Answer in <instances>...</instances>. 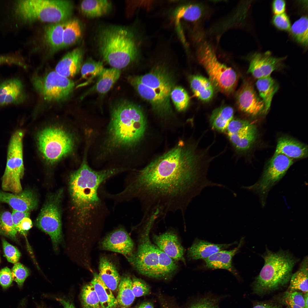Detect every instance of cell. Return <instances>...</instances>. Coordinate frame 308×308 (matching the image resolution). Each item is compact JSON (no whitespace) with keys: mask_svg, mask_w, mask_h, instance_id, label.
<instances>
[{"mask_svg":"<svg viewBox=\"0 0 308 308\" xmlns=\"http://www.w3.org/2000/svg\"><path fill=\"white\" fill-rule=\"evenodd\" d=\"M234 110L229 106H224L218 108L212 112L210 122L213 128L223 132L226 130L230 121L233 119Z\"/></svg>","mask_w":308,"mask_h":308,"instance_id":"obj_35","label":"cell"},{"mask_svg":"<svg viewBox=\"0 0 308 308\" xmlns=\"http://www.w3.org/2000/svg\"><path fill=\"white\" fill-rule=\"evenodd\" d=\"M293 163V159L281 154L275 153L266 167L261 178L254 185L241 188L257 193L264 206L270 190L282 178Z\"/></svg>","mask_w":308,"mask_h":308,"instance_id":"obj_13","label":"cell"},{"mask_svg":"<svg viewBox=\"0 0 308 308\" xmlns=\"http://www.w3.org/2000/svg\"><path fill=\"white\" fill-rule=\"evenodd\" d=\"M83 57L81 48L74 49L62 57L56 65L55 71L60 75L68 78L74 77L81 69Z\"/></svg>","mask_w":308,"mask_h":308,"instance_id":"obj_23","label":"cell"},{"mask_svg":"<svg viewBox=\"0 0 308 308\" xmlns=\"http://www.w3.org/2000/svg\"><path fill=\"white\" fill-rule=\"evenodd\" d=\"M99 270V275L106 285L112 291L117 290L121 277L114 264L102 256L100 260Z\"/></svg>","mask_w":308,"mask_h":308,"instance_id":"obj_28","label":"cell"},{"mask_svg":"<svg viewBox=\"0 0 308 308\" xmlns=\"http://www.w3.org/2000/svg\"><path fill=\"white\" fill-rule=\"evenodd\" d=\"M30 212H22L13 210L11 214L12 218L16 229L20 222L25 217H29Z\"/></svg>","mask_w":308,"mask_h":308,"instance_id":"obj_54","label":"cell"},{"mask_svg":"<svg viewBox=\"0 0 308 308\" xmlns=\"http://www.w3.org/2000/svg\"><path fill=\"white\" fill-rule=\"evenodd\" d=\"M121 70L114 68H104L98 77L96 84L90 91H95L101 94L108 92L119 78Z\"/></svg>","mask_w":308,"mask_h":308,"instance_id":"obj_34","label":"cell"},{"mask_svg":"<svg viewBox=\"0 0 308 308\" xmlns=\"http://www.w3.org/2000/svg\"><path fill=\"white\" fill-rule=\"evenodd\" d=\"M123 171L121 167L95 170L89 166L85 155L80 167L70 175L69 181V192L80 227L92 226L104 217L106 210L99 189L106 180Z\"/></svg>","mask_w":308,"mask_h":308,"instance_id":"obj_2","label":"cell"},{"mask_svg":"<svg viewBox=\"0 0 308 308\" xmlns=\"http://www.w3.org/2000/svg\"><path fill=\"white\" fill-rule=\"evenodd\" d=\"M90 283L94 287L99 300L101 308H114L117 305L112 290L105 284L99 274H94Z\"/></svg>","mask_w":308,"mask_h":308,"instance_id":"obj_30","label":"cell"},{"mask_svg":"<svg viewBox=\"0 0 308 308\" xmlns=\"http://www.w3.org/2000/svg\"><path fill=\"white\" fill-rule=\"evenodd\" d=\"M35 89L44 100L59 102L66 100L73 91L75 84L55 71L35 74L31 79Z\"/></svg>","mask_w":308,"mask_h":308,"instance_id":"obj_10","label":"cell"},{"mask_svg":"<svg viewBox=\"0 0 308 308\" xmlns=\"http://www.w3.org/2000/svg\"><path fill=\"white\" fill-rule=\"evenodd\" d=\"M62 193L60 189L48 196L36 221L37 226L49 235L55 249L62 238L60 205Z\"/></svg>","mask_w":308,"mask_h":308,"instance_id":"obj_11","label":"cell"},{"mask_svg":"<svg viewBox=\"0 0 308 308\" xmlns=\"http://www.w3.org/2000/svg\"><path fill=\"white\" fill-rule=\"evenodd\" d=\"M127 80L139 95L150 103L153 109L158 113L162 115L171 112L169 100L142 84L138 80L136 76H130Z\"/></svg>","mask_w":308,"mask_h":308,"instance_id":"obj_20","label":"cell"},{"mask_svg":"<svg viewBox=\"0 0 308 308\" xmlns=\"http://www.w3.org/2000/svg\"><path fill=\"white\" fill-rule=\"evenodd\" d=\"M66 21L51 23L45 28V39L52 52L63 48V33Z\"/></svg>","mask_w":308,"mask_h":308,"instance_id":"obj_31","label":"cell"},{"mask_svg":"<svg viewBox=\"0 0 308 308\" xmlns=\"http://www.w3.org/2000/svg\"><path fill=\"white\" fill-rule=\"evenodd\" d=\"M262 257L264 266L253 283L254 292L258 294L276 290L288 283L299 260L288 251L280 250L274 252L267 248Z\"/></svg>","mask_w":308,"mask_h":308,"instance_id":"obj_5","label":"cell"},{"mask_svg":"<svg viewBox=\"0 0 308 308\" xmlns=\"http://www.w3.org/2000/svg\"><path fill=\"white\" fill-rule=\"evenodd\" d=\"M154 242L160 250L175 261H184V249L177 235L171 231L153 236Z\"/></svg>","mask_w":308,"mask_h":308,"instance_id":"obj_22","label":"cell"},{"mask_svg":"<svg viewBox=\"0 0 308 308\" xmlns=\"http://www.w3.org/2000/svg\"><path fill=\"white\" fill-rule=\"evenodd\" d=\"M285 58L274 57L268 51L264 53H255L250 58L247 72L257 79L271 76L273 72L283 66Z\"/></svg>","mask_w":308,"mask_h":308,"instance_id":"obj_17","label":"cell"},{"mask_svg":"<svg viewBox=\"0 0 308 308\" xmlns=\"http://www.w3.org/2000/svg\"><path fill=\"white\" fill-rule=\"evenodd\" d=\"M1 262V258H0V263Z\"/></svg>","mask_w":308,"mask_h":308,"instance_id":"obj_59","label":"cell"},{"mask_svg":"<svg viewBox=\"0 0 308 308\" xmlns=\"http://www.w3.org/2000/svg\"><path fill=\"white\" fill-rule=\"evenodd\" d=\"M236 97L238 108L242 112L253 116L265 114L264 102L251 81L244 82L237 91Z\"/></svg>","mask_w":308,"mask_h":308,"instance_id":"obj_15","label":"cell"},{"mask_svg":"<svg viewBox=\"0 0 308 308\" xmlns=\"http://www.w3.org/2000/svg\"><path fill=\"white\" fill-rule=\"evenodd\" d=\"M32 226V222L29 217H25L21 221L16 229L17 232L25 236Z\"/></svg>","mask_w":308,"mask_h":308,"instance_id":"obj_53","label":"cell"},{"mask_svg":"<svg viewBox=\"0 0 308 308\" xmlns=\"http://www.w3.org/2000/svg\"><path fill=\"white\" fill-rule=\"evenodd\" d=\"M226 130L230 141L236 148L241 151L249 149L256 137L255 126L244 120L233 119L229 123Z\"/></svg>","mask_w":308,"mask_h":308,"instance_id":"obj_14","label":"cell"},{"mask_svg":"<svg viewBox=\"0 0 308 308\" xmlns=\"http://www.w3.org/2000/svg\"><path fill=\"white\" fill-rule=\"evenodd\" d=\"M170 96L172 101L178 110L181 111L187 108L190 98L187 92L181 87L177 86L172 90Z\"/></svg>","mask_w":308,"mask_h":308,"instance_id":"obj_44","label":"cell"},{"mask_svg":"<svg viewBox=\"0 0 308 308\" xmlns=\"http://www.w3.org/2000/svg\"><path fill=\"white\" fill-rule=\"evenodd\" d=\"M13 281L11 270L6 267L0 270V285L2 287L7 288L11 284Z\"/></svg>","mask_w":308,"mask_h":308,"instance_id":"obj_50","label":"cell"},{"mask_svg":"<svg viewBox=\"0 0 308 308\" xmlns=\"http://www.w3.org/2000/svg\"><path fill=\"white\" fill-rule=\"evenodd\" d=\"M81 300L82 308H101L96 292L90 283L83 287Z\"/></svg>","mask_w":308,"mask_h":308,"instance_id":"obj_42","label":"cell"},{"mask_svg":"<svg viewBox=\"0 0 308 308\" xmlns=\"http://www.w3.org/2000/svg\"><path fill=\"white\" fill-rule=\"evenodd\" d=\"M132 279L129 276L126 275L121 277L116 299L117 305L122 308L130 306L135 299V297L132 290Z\"/></svg>","mask_w":308,"mask_h":308,"instance_id":"obj_37","label":"cell"},{"mask_svg":"<svg viewBox=\"0 0 308 308\" xmlns=\"http://www.w3.org/2000/svg\"><path fill=\"white\" fill-rule=\"evenodd\" d=\"M253 308H281L279 306L270 303H259L256 304Z\"/></svg>","mask_w":308,"mask_h":308,"instance_id":"obj_57","label":"cell"},{"mask_svg":"<svg viewBox=\"0 0 308 308\" xmlns=\"http://www.w3.org/2000/svg\"><path fill=\"white\" fill-rule=\"evenodd\" d=\"M13 280L19 286L21 287L29 275L28 268L19 262L14 264L11 270Z\"/></svg>","mask_w":308,"mask_h":308,"instance_id":"obj_46","label":"cell"},{"mask_svg":"<svg viewBox=\"0 0 308 308\" xmlns=\"http://www.w3.org/2000/svg\"><path fill=\"white\" fill-rule=\"evenodd\" d=\"M135 33L127 28L119 26L108 27L99 35L98 46L103 60L112 67L124 68L137 58L140 42Z\"/></svg>","mask_w":308,"mask_h":308,"instance_id":"obj_4","label":"cell"},{"mask_svg":"<svg viewBox=\"0 0 308 308\" xmlns=\"http://www.w3.org/2000/svg\"><path fill=\"white\" fill-rule=\"evenodd\" d=\"M194 149L180 144L139 171L122 191L128 200L137 198L144 212L185 211L193 198L207 186H216L206 177Z\"/></svg>","mask_w":308,"mask_h":308,"instance_id":"obj_1","label":"cell"},{"mask_svg":"<svg viewBox=\"0 0 308 308\" xmlns=\"http://www.w3.org/2000/svg\"><path fill=\"white\" fill-rule=\"evenodd\" d=\"M288 308H289V307H288Z\"/></svg>","mask_w":308,"mask_h":308,"instance_id":"obj_60","label":"cell"},{"mask_svg":"<svg viewBox=\"0 0 308 308\" xmlns=\"http://www.w3.org/2000/svg\"><path fill=\"white\" fill-rule=\"evenodd\" d=\"M206 7L202 4L193 3L180 5L174 10L173 15L177 24L181 20L196 22L201 20L205 15Z\"/></svg>","mask_w":308,"mask_h":308,"instance_id":"obj_27","label":"cell"},{"mask_svg":"<svg viewBox=\"0 0 308 308\" xmlns=\"http://www.w3.org/2000/svg\"><path fill=\"white\" fill-rule=\"evenodd\" d=\"M233 243L215 244L196 239L188 249L187 256L192 260H204L214 254L228 248Z\"/></svg>","mask_w":308,"mask_h":308,"instance_id":"obj_24","label":"cell"},{"mask_svg":"<svg viewBox=\"0 0 308 308\" xmlns=\"http://www.w3.org/2000/svg\"><path fill=\"white\" fill-rule=\"evenodd\" d=\"M102 63L90 58L82 65L81 68L82 78L87 80L81 85L87 84L96 77H98L104 69Z\"/></svg>","mask_w":308,"mask_h":308,"instance_id":"obj_39","label":"cell"},{"mask_svg":"<svg viewBox=\"0 0 308 308\" xmlns=\"http://www.w3.org/2000/svg\"><path fill=\"white\" fill-rule=\"evenodd\" d=\"M1 240L4 253L7 260L13 264L18 262L21 256L19 250L5 238H3Z\"/></svg>","mask_w":308,"mask_h":308,"instance_id":"obj_47","label":"cell"},{"mask_svg":"<svg viewBox=\"0 0 308 308\" xmlns=\"http://www.w3.org/2000/svg\"><path fill=\"white\" fill-rule=\"evenodd\" d=\"M189 308H219L215 299L208 297L201 298Z\"/></svg>","mask_w":308,"mask_h":308,"instance_id":"obj_52","label":"cell"},{"mask_svg":"<svg viewBox=\"0 0 308 308\" xmlns=\"http://www.w3.org/2000/svg\"><path fill=\"white\" fill-rule=\"evenodd\" d=\"M196 55L213 86L227 94L234 90L238 80L236 73L232 68L219 61L210 44L205 41L200 44L197 49Z\"/></svg>","mask_w":308,"mask_h":308,"instance_id":"obj_7","label":"cell"},{"mask_svg":"<svg viewBox=\"0 0 308 308\" xmlns=\"http://www.w3.org/2000/svg\"><path fill=\"white\" fill-rule=\"evenodd\" d=\"M286 3L283 0H275L272 4V10L275 15L281 14L284 13L285 9Z\"/></svg>","mask_w":308,"mask_h":308,"instance_id":"obj_55","label":"cell"},{"mask_svg":"<svg viewBox=\"0 0 308 308\" xmlns=\"http://www.w3.org/2000/svg\"><path fill=\"white\" fill-rule=\"evenodd\" d=\"M283 301L290 308H306L303 293L300 291L286 292L283 296Z\"/></svg>","mask_w":308,"mask_h":308,"instance_id":"obj_45","label":"cell"},{"mask_svg":"<svg viewBox=\"0 0 308 308\" xmlns=\"http://www.w3.org/2000/svg\"><path fill=\"white\" fill-rule=\"evenodd\" d=\"M137 308H154L150 303L145 302L142 303Z\"/></svg>","mask_w":308,"mask_h":308,"instance_id":"obj_58","label":"cell"},{"mask_svg":"<svg viewBox=\"0 0 308 308\" xmlns=\"http://www.w3.org/2000/svg\"><path fill=\"white\" fill-rule=\"evenodd\" d=\"M26 98L23 84L19 79L13 78L0 83V107L21 104Z\"/></svg>","mask_w":308,"mask_h":308,"instance_id":"obj_19","label":"cell"},{"mask_svg":"<svg viewBox=\"0 0 308 308\" xmlns=\"http://www.w3.org/2000/svg\"><path fill=\"white\" fill-rule=\"evenodd\" d=\"M136 76L142 84L169 100L172 90L173 81L171 76L164 67L157 66L148 73Z\"/></svg>","mask_w":308,"mask_h":308,"instance_id":"obj_16","label":"cell"},{"mask_svg":"<svg viewBox=\"0 0 308 308\" xmlns=\"http://www.w3.org/2000/svg\"><path fill=\"white\" fill-rule=\"evenodd\" d=\"M3 64H14L23 67L25 66L22 59L18 56L14 54L0 55V65Z\"/></svg>","mask_w":308,"mask_h":308,"instance_id":"obj_51","label":"cell"},{"mask_svg":"<svg viewBox=\"0 0 308 308\" xmlns=\"http://www.w3.org/2000/svg\"><path fill=\"white\" fill-rule=\"evenodd\" d=\"M256 85L266 114L270 109L273 96L279 89V85L271 76L258 79Z\"/></svg>","mask_w":308,"mask_h":308,"instance_id":"obj_29","label":"cell"},{"mask_svg":"<svg viewBox=\"0 0 308 308\" xmlns=\"http://www.w3.org/2000/svg\"><path fill=\"white\" fill-rule=\"evenodd\" d=\"M0 202L8 204L15 210L30 212L37 208L38 201L35 194L29 190L17 193L0 191Z\"/></svg>","mask_w":308,"mask_h":308,"instance_id":"obj_21","label":"cell"},{"mask_svg":"<svg viewBox=\"0 0 308 308\" xmlns=\"http://www.w3.org/2000/svg\"><path fill=\"white\" fill-rule=\"evenodd\" d=\"M17 232L13 222L11 214L8 211L0 212V235L17 242Z\"/></svg>","mask_w":308,"mask_h":308,"instance_id":"obj_41","label":"cell"},{"mask_svg":"<svg viewBox=\"0 0 308 308\" xmlns=\"http://www.w3.org/2000/svg\"><path fill=\"white\" fill-rule=\"evenodd\" d=\"M111 7V3L108 0H84L80 3V9L84 16L93 18L107 14Z\"/></svg>","mask_w":308,"mask_h":308,"instance_id":"obj_32","label":"cell"},{"mask_svg":"<svg viewBox=\"0 0 308 308\" xmlns=\"http://www.w3.org/2000/svg\"><path fill=\"white\" fill-rule=\"evenodd\" d=\"M132 280V290L135 297H140L149 293L150 288L144 281L135 277Z\"/></svg>","mask_w":308,"mask_h":308,"instance_id":"obj_48","label":"cell"},{"mask_svg":"<svg viewBox=\"0 0 308 308\" xmlns=\"http://www.w3.org/2000/svg\"><path fill=\"white\" fill-rule=\"evenodd\" d=\"M158 254L159 267L161 277L172 274L177 268L175 262L172 259L159 248Z\"/></svg>","mask_w":308,"mask_h":308,"instance_id":"obj_43","label":"cell"},{"mask_svg":"<svg viewBox=\"0 0 308 308\" xmlns=\"http://www.w3.org/2000/svg\"><path fill=\"white\" fill-rule=\"evenodd\" d=\"M103 250L121 254L127 259L133 253L134 244L126 231L117 228L106 236L101 243Z\"/></svg>","mask_w":308,"mask_h":308,"instance_id":"obj_18","label":"cell"},{"mask_svg":"<svg viewBox=\"0 0 308 308\" xmlns=\"http://www.w3.org/2000/svg\"><path fill=\"white\" fill-rule=\"evenodd\" d=\"M243 240L242 238L238 246L233 249L220 251L204 260L205 267L209 269H225L235 274L232 264V259L241 246Z\"/></svg>","mask_w":308,"mask_h":308,"instance_id":"obj_25","label":"cell"},{"mask_svg":"<svg viewBox=\"0 0 308 308\" xmlns=\"http://www.w3.org/2000/svg\"><path fill=\"white\" fill-rule=\"evenodd\" d=\"M308 258L307 256L301 263L298 270L292 274L289 281V291L308 293Z\"/></svg>","mask_w":308,"mask_h":308,"instance_id":"obj_36","label":"cell"},{"mask_svg":"<svg viewBox=\"0 0 308 308\" xmlns=\"http://www.w3.org/2000/svg\"><path fill=\"white\" fill-rule=\"evenodd\" d=\"M151 227L145 225L136 251L127 259L139 273L148 277H161L159 267L158 247L151 242Z\"/></svg>","mask_w":308,"mask_h":308,"instance_id":"obj_12","label":"cell"},{"mask_svg":"<svg viewBox=\"0 0 308 308\" xmlns=\"http://www.w3.org/2000/svg\"><path fill=\"white\" fill-rule=\"evenodd\" d=\"M56 299L62 305L64 308H76L73 303L68 300L60 298Z\"/></svg>","mask_w":308,"mask_h":308,"instance_id":"obj_56","label":"cell"},{"mask_svg":"<svg viewBox=\"0 0 308 308\" xmlns=\"http://www.w3.org/2000/svg\"><path fill=\"white\" fill-rule=\"evenodd\" d=\"M146 128L145 118L139 106L127 100L117 103L112 109L106 130V153L135 147L143 137Z\"/></svg>","mask_w":308,"mask_h":308,"instance_id":"obj_3","label":"cell"},{"mask_svg":"<svg viewBox=\"0 0 308 308\" xmlns=\"http://www.w3.org/2000/svg\"><path fill=\"white\" fill-rule=\"evenodd\" d=\"M272 22L274 26L279 29L286 31H290V21L287 15L285 13L274 15Z\"/></svg>","mask_w":308,"mask_h":308,"instance_id":"obj_49","label":"cell"},{"mask_svg":"<svg viewBox=\"0 0 308 308\" xmlns=\"http://www.w3.org/2000/svg\"><path fill=\"white\" fill-rule=\"evenodd\" d=\"M190 82L194 96L199 99L207 101L213 96V85L209 80L200 75H194L190 77Z\"/></svg>","mask_w":308,"mask_h":308,"instance_id":"obj_33","label":"cell"},{"mask_svg":"<svg viewBox=\"0 0 308 308\" xmlns=\"http://www.w3.org/2000/svg\"><path fill=\"white\" fill-rule=\"evenodd\" d=\"M37 144L39 151L48 163L53 164L71 153L74 147L73 135L59 126L46 127L38 133Z\"/></svg>","mask_w":308,"mask_h":308,"instance_id":"obj_8","label":"cell"},{"mask_svg":"<svg viewBox=\"0 0 308 308\" xmlns=\"http://www.w3.org/2000/svg\"><path fill=\"white\" fill-rule=\"evenodd\" d=\"M24 132L19 129L12 135L9 144L6 165L1 178V187L6 191L17 193L21 192V180L24 171L23 140Z\"/></svg>","mask_w":308,"mask_h":308,"instance_id":"obj_9","label":"cell"},{"mask_svg":"<svg viewBox=\"0 0 308 308\" xmlns=\"http://www.w3.org/2000/svg\"><path fill=\"white\" fill-rule=\"evenodd\" d=\"M81 32L80 23L77 19L66 20L63 31V48L75 43L80 38Z\"/></svg>","mask_w":308,"mask_h":308,"instance_id":"obj_38","label":"cell"},{"mask_svg":"<svg viewBox=\"0 0 308 308\" xmlns=\"http://www.w3.org/2000/svg\"><path fill=\"white\" fill-rule=\"evenodd\" d=\"M275 153L281 154L289 157L298 159L307 155V147L305 145L290 137H283L277 141Z\"/></svg>","mask_w":308,"mask_h":308,"instance_id":"obj_26","label":"cell"},{"mask_svg":"<svg viewBox=\"0 0 308 308\" xmlns=\"http://www.w3.org/2000/svg\"><path fill=\"white\" fill-rule=\"evenodd\" d=\"M73 9V3L66 0L17 1L15 14L23 22L41 21L53 23L68 20Z\"/></svg>","mask_w":308,"mask_h":308,"instance_id":"obj_6","label":"cell"},{"mask_svg":"<svg viewBox=\"0 0 308 308\" xmlns=\"http://www.w3.org/2000/svg\"><path fill=\"white\" fill-rule=\"evenodd\" d=\"M290 31L293 37L299 43L305 46L308 45V19L303 16L296 21Z\"/></svg>","mask_w":308,"mask_h":308,"instance_id":"obj_40","label":"cell"}]
</instances>
